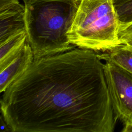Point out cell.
<instances>
[{
	"label": "cell",
	"instance_id": "ba28073f",
	"mask_svg": "<svg viewBox=\"0 0 132 132\" xmlns=\"http://www.w3.org/2000/svg\"><path fill=\"white\" fill-rule=\"evenodd\" d=\"M120 25L132 22V0H112Z\"/></svg>",
	"mask_w": 132,
	"mask_h": 132
},
{
	"label": "cell",
	"instance_id": "4fadbf2b",
	"mask_svg": "<svg viewBox=\"0 0 132 132\" xmlns=\"http://www.w3.org/2000/svg\"><path fill=\"white\" fill-rule=\"evenodd\" d=\"M123 44H124V43H123ZM125 44H128V45H129L130 47H132V39H131V40H129V41L127 42L126 43H125Z\"/></svg>",
	"mask_w": 132,
	"mask_h": 132
},
{
	"label": "cell",
	"instance_id": "5b68a950",
	"mask_svg": "<svg viewBox=\"0 0 132 132\" xmlns=\"http://www.w3.org/2000/svg\"><path fill=\"white\" fill-rule=\"evenodd\" d=\"M24 30L25 5L19 0H0V44Z\"/></svg>",
	"mask_w": 132,
	"mask_h": 132
},
{
	"label": "cell",
	"instance_id": "7a4b0ae2",
	"mask_svg": "<svg viewBox=\"0 0 132 132\" xmlns=\"http://www.w3.org/2000/svg\"><path fill=\"white\" fill-rule=\"evenodd\" d=\"M26 31L34 59L74 48L67 33L80 0H23Z\"/></svg>",
	"mask_w": 132,
	"mask_h": 132
},
{
	"label": "cell",
	"instance_id": "30bf717a",
	"mask_svg": "<svg viewBox=\"0 0 132 132\" xmlns=\"http://www.w3.org/2000/svg\"><path fill=\"white\" fill-rule=\"evenodd\" d=\"M119 37L121 44L125 43L132 39V22L120 25Z\"/></svg>",
	"mask_w": 132,
	"mask_h": 132
},
{
	"label": "cell",
	"instance_id": "8992f818",
	"mask_svg": "<svg viewBox=\"0 0 132 132\" xmlns=\"http://www.w3.org/2000/svg\"><path fill=\"white\" fill-rule=\"evenodd\" d=\"M34 60L32 50L26 40L17 57L7 67L0 71V91H5L8 87L31 64Z\"/></svg>",
	"mask_w": 132,
	"mask_h": 132
},
{
	"label": "cell",
	"instance_id": "6da1fadb",
	"mask_svg": "<svg viewBox=\"0 0 132 132\" xmlns=\"http://www.w3.org/2000/svg\"><path fill=\"white\" fill-rule=\"evenodd\" d=\"M104 66L79 47L34 59L3 92L1 111L13 132H112Z\"/></svg>",
	"mask_w": 132,
	"mask_h": 132
},
{
	"label": "cell",
	"instance_id": "52a82bcc",
	"mask_svg": "<svg viewBox=\"0 0 132 132\" xmlns=\"http://www.w3.org/2000/svg\"><path fill=\"white\" fill-rule=\"evenodd\" d=\"M98 55L102 60L111 61L132 73V47L128 44H120Z\"/></svg>",
	"mask_w": 132,
	"mask_h": 132
},
{
	"label": "cell",
	"instance_id": "9c48e42d",
	"mask_svg": "<svg viewBox=\"0 0 132 132\" xmlns=\"http://www.w3.org/2000/svg\"><path fill=\"white\" fill-rule=\"evenodd\" d=\"M27 39L26 30L23 31L8 39L0 44V59L3 58L10 52L21 47Z\"/></svg>",
	"mask_w": 132,
	"mask_h": 132
},
{
	"label": "cell",
	"instance_id": "7c38bea8",
	"mask_svg": "<svg viewBox=\"0 0 132 132\" xmlns=\"http://www.w3.org/2000/svg\"><path fill=\"white\" fill-rule=\"evenodd\" d=\"M123 128L122 130L123 132H132V124L123 125Z\"/></svg>",
	"mask_w": 132,
	"mask_h": 132
},
{
	"label": "cell",
	"instance_id": "3957f363",
	"mask_svg": "<svg viewBox=\"0 0 132 132\" xmlns=\"http://www.w3.org/2000/svg\"><path fill=\"white\" fill-rule=\"evenodd\" d=\"M120 25L112 0H80L67 36L79 48L106 52L121 44Z\"/></svg>",
	"mask_w": 132,
	"mask_h": 132
},
{
	"label": "cell",
	"instance_id": "277c9868",
	"mask_svg": "<svg viewBox=\"0 0 132 132\" xmlns=\"http://www.w3.org/2000/svg\"><path fill=\"white\" fill-rule=\"evenodd\" d=\"M104 67L114 116L123 125L132 124V73L109 61Z\"/></svg>",
	"mask_w": 132,
	"mask_h": 132
},
{
	"label": "cell",
	"instance_id": "8fae6325",
	"mask_svg": "<svg viewBox=\"0 0 132 132\" xmlns=\"http://www.w3.org/2000/svg\"><path fill=\"white\" fill-rule=\"evenodd\" d=\"M0 125H1V132H8V131H12L11 128L8 124L7 122L6 121L1 111V116H0Z\"/></svg>",
	"mask_w": 132,
	"mask_h": 132
}]
</instances>
